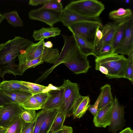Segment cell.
<instances>
[{
	"mask_svg": "<svg viewBox=\"0 0 133 133\" xmlns=\"http://www.w3.org/2000/svg\"><path fill=\"white\" fill-rule=\"evenodd\" d=\"M95 67L102 66L108 70V78H124L127 59L123 55L114 52L95 57Z\"/></svg>",
	"mask_w": 133,
	"mask_h": 133,
	"instance_id": "1",
	"label": "cell"
},
{
	"mask_svg": "<svg viewBox=\"0 0 133 133\" xmlns=\"http://www.w3.org/2000/svg\"><path fill=\"white\" fill-rule=\"evenodd\" d=\"M33 42L21 36H15L0 44V62L6 65L14 64L16 58Z\"/></svg>",
	"mask_w": 133,
	"mask_h": 133,
	"instance_id": "2",
	"label": "cell"
},
{
	"mask_svg": "<svg viewBox=\"0 0 133 133\" xmlns=\"http://www.w3.org/2000/svg\"><path fill=\"white\" fill-rule=\"evenodd\" d=\"M45 41L41 40L38 42L33 43L22 51L23 54L28 60H34L41 57L44 62L50 64H55L59 56L57 49L48 48L44 47Z\"/></svg>",
	"mask_w": 133,
	"mask_h": 133,
	"instance_id": "3",
	"label": "cell"
},
{
	"mask_svg": "<svg viewBox=\"0 0 133 133\" xmlns=\"http://www.w3.org/2000/svg\"><path fill=\"white\" fill-rule=\"evenodd\" d=\"M65 7L82 16L88 18L99 17L105 9L101 2L96 0L72 1Z\"/></svg>",
	"mask_w": 133,
	"mask_h": 133,
	"instance_id": "4",
	"label": "cell"
},
{
	"mask_svg": "<svg viewBox=\"0 0 133 133\" xmlns=\"http://www.w3.org/2000/svg\"><path fill=\"white\" fill-rule=\"evenodd\" d=\"M102 24L90 22L82 21L71 25L68 28L72 34L77 35L93 44L95 34L97 28Z\"/></svg>",
	"mask_w": 133,
	"mask_h": 133,
	"instance_id": "5",
	"label": "cell"
},
{
	"mask_svg": "<svg viewBox=\"0 0 133 133\" xmlns=\"http://www.w3.org/2000/svg\"><path fill=\"white\" fill-rule=\"evenodd\" d=\"M63 90L64 106L62 110L67 115L72 110L75 101L81 95L78 84L64 79L61 86Z\"/></svg>",
	"mask_w": 133,
	"mask_h": 133,
	"instance_id": "6",
	"label": "cell"
},
{
	"mask_svg": "<svg viewBox=\"0 0 133 133\" xmlns=\"http://www.w3.org/2000/svg\"><path fill=\"white\" fill-rule=\"evenodd\" d=\"M2 107L0 114V126L7 129L20 116L24 109L19 104L12 102Z\"/></svg>",
	"mask_w": 133,
	"mask_h": 133,
	"instance_id": "7",
	"label": "cell"
},
{
	"mask_svg": "<svg viewBox=\"0 0 133 133\" xmlns=\"http://www.w3.org/2000/svg\"><path fill=\"white\" fill-rule=\"evenodd\" d=\"M62 12L40 8L30 11L28 14L30 19L43 22L50 27L61 22Z\"/></svg>",
	"mask_w": 133,
	"mask_h": 133,
	"instance_id": "8",
	"label": "cell"
},
{
	"mask_svg": "<svg viewBox=\"0 0 133 133\" xmlns=\"http://www.w3.org/2000/svg\"><path fill=\"white\" fill-rule=\"evenodd\" d=\"M64 64L76 74L86 73L91 67L87 56L83 54L80 50Z\"/></svg>",
	"mask_w": 133,
	"mask_h": 133,
	"instance_id": "9",
	"label": "cell"
},
{
	"mask_svg": "<svg viewBox=\"0 0 133 133\" xmlns=\"http://www.w3.org/2000/svg\"><path fill=\"white\" fill-rule=\"evenodd\" d=\"M124 107L120 105L116 96L113 101L111 121L109 127L110 131L116 133L121 130L125 125Z\"/></svg>",
	"mask_w": 133,
	"mask_h": 133,
	"instance_id": "10",
	"label": "cell"
},
{
	"mask_svg": "<svg viewBox=\"0 0 133 133\" xmlns=\"http://www.w3.org/2000/svg\"><path fill=\"white\" fill-rule=\"evenodd\" d=\"M133 50V16L128 20L122 40L114 52L121 55H127Z\"/></svg>",
	"mask_w": 133,
	"mask_h": 133,
	"instance_id": "11",
	"label": "cell"
},
{
	"mask_svg": "<svg viewBox=\"0 0 133 133\" xmlns=\"http://www.w3.org/2000/svg\"><path fill=\"white\" fill-rule=\"evenodd\" d=\"M51 96L41 105V109L62 110L64 106L63 90L61 86L54 87L49 91Z\"/></svg>",
	"mask_w": 133,
	"mask_h": 133,
	"instance_id": "12",
	"label": "cell"
},
{
	"mask_svg": "<svg viewBox=\"0 0 133 133\" xmlns=\"http://www.w3.org/2000/svg\"><path fill=\"white\" fill-rule=\"evenodd\" d=\"M118 23L115 22H109L100 27L103 36L101 40L94 48L93 55L96 57L102 46L111 44Z\"/></svg>",
	"mask_w": 133,
	"mask_h": 133,
	"instance_id": "13",
	"label": "cell"
},
{
	"mask_svg": "<svg viewBox=\"0 0 133 133\" xmlns=\"http://www.w3.org/2000/svg\"><path fill=\"white\" fill-rule=\"evenodd\" d=\"M82 21L90 22L102 24L99 17L88 18L82 16L65 7L62 11L61 22L68 27L74 24Z\"/></svg>",
	"mask_w": 133,
	"mask_h": 133,
	"instance_id": "14",
	"label": "cell"
},
{
	"mask_svg": "<svg viewBox=\"0 0 133 133\" xmlns=\"http://www.w3.org/2000/svg\"><path fill=\"white\" fill-rule=\"evenodd\" d=\"M113 101L103 108L98 110L94 117L93 122L97 127L105 128L109 126L111 121Z\"/></svg>",
	"mask_w": 133,
	"mask_h": 133,
	"instance_id": "15",
	"label": "cell"
},
{
	"mask_svg": "<svg viewBox=\"0 0 133 133\" xmlns=\"http://www.w3.org/2000/svg\"><path fill=\"white\" fill-rule=\"evenodd\" d=\"M89 96L80 95L77 99L72 110L74 119L79 118L85 114L90 105Z\"/></svg>",
	"mask_w": 133,
	"mask_h": 133,
	"instance_id": "16",
	"label": "cell"
},
{
	"mask_svg": "<svg viewBox=\"0 0 133 133\" xmlns=\"http://www.w3.org/2000/svg\"><path fill=\"white\" fill-rule=\"evenodd\" d=\"M61 30L57 27H43L37 30H34L32 37L35 41H39L58 36L61 34Z\"/></svg>",
	"mask_w": 133,
	"mask_h": 133,
	"instance_id": "17",
	"label": "cell"
},
{
	"mask_svg": "<svg viewBox=\"0 0 133 133\" xmlns=\"http://www.w3.org/2000/svg\"><path fill=\"white\" fill-rule=\"evenodd\" d=\"M2 93L11 102L19 105L22 103L26 99L32 95L29 92L21 90L5 91L1 90Z\"/></svg>",
	"mask_w": 133,
	"mask_h": 133,
	"instance_id": "18",
	"label": "cell"
},
{
	"mask_svg": "<svg viewBox=\"0 0 133 133\" xmlns=\"http://www.w3.org/2000/svg\"><path fill=\"white\" fill-rule=\"evenodd\" d=\"M23 51L18 57L19 61L18 69L23 74L28 69L34 68L44 62L41 57L34 60H27L22 52Z\"/></svg>",
	"mask_w": 133,
	"mask_h": 133,
	"instance_id": "19",
	"label": "cell"
},
{
	"mask_svg": "<svg viewBox=\"0 0 133 133\" xmlns=\"http://www.w3.org/2000/svg\"><path fill=\"white\" fill-rule=\"evenodd\" d=\"M110 18L118 23L128 19L133 16L132 12L129 9L120 8L117 10L112 11L109 14Z\"/></svg>",
	"mask_w": 133,
	"mask_h": 133,
	"instance_id": "20",
	"label": "cell"
},
{
	"mask_svg": "<svg viewBox=\"0 0 133 133\" xmlns=\"http://www.w3.org/2000/svg\"><path fill=\"white\" fill-rule=\"evenodd\" d=\"M129 18L119 23L118 24L111 43L113 52L119 45L122 40L127 24Z\"/></svg>",
	"mask_w": 133,
	"mask_h": 133,
	"instance_id": "21",
	"label": "cell"
},
{
	"mask_svg": "<svg viewBox=\"0 0 133 133\" xmlns=\"http://www.w3.org/2000/svg\"><path fill=\"white\" fill-rule=\"evenodd\" d=\"M21 81L16 80L3 81L0 83V89L5 91L21 90L30 92Z\"/></svg>",
	"mask_w": 133,
	"mask_h": 133,
	"instance_id": "22",
	"label": "cell"
},
{
	"mask_svg": "<svg viewBox=\"0 0 133 133\" xmlns=\"http://www.w3.org/2000/svg\"><path fill=\"white\" fill-rule=\"evenodd\" d=\"M46 115L39 133H47L50 128L59 110H46Z\"/></svg>",
	"mask_w": 133,
	"mask_h": 133,
	"instance_id": "23",
	"label": "cell"
},
{
	"mask_svg": "<svg viewBox=\"0 0 133 133\" xmlns=\"http://www.w3.org/2000/svg\"><path fill=\"white\" fill-rule=\"evenodd\" d=\"M81 52L87 56L93 55L94 46L91 43L74 34H73Z\"/></svg>",
	"mask_w": 133,
	"mask_h": 133,
	"instance_id": "24",
	"label": "cell"
},
{
	"mask_svg": "<svg viewBox=\"0 0 133 133\" xmlns=\"http://www.w3.org/2000/svg\"><path fill=\"white\" fill-rule=\"evenodd\" d=\"M101 97L98 108L99 110L112 102L114 98L111 92V85L107 84L101 88Z\"/></svg>",
	"mask_w": 133,
	"mask_h": 133,
	"instance_id": "25",
	"label": "cell"
},
{
	"mask_svg": "<svg viewBox=\"0 0 133 133\" xmlns=\"http://www.w3.org/2000/svg\"><path fill=\"white\" fill-rule=\"evenodd\" d=\"M22 83L26 87L32 95L40 93L48 92L51 88V84L46 87L37 84L21 81Z\"/></svg>",
	"mask_w": 133,
	"mask_h": 133,
	"instance_id": "26",
	"label": "cell"
},
{
	"mask_svg": "<svg viewBox=\"0 0 133 133\" xmlns=\"http://www.w3.org/2000/svg\"><path fill=\"white\" fill-rule=\"evenodd\" d=\"M67 115V114L62 110H59L52 125L47 133H52L61 129L63 126V123Z\"/></svg>",
	"mask_w": 133,
	"mask_h": 133,
	"instance_id": "27",
	"label": "cell"
},
{
	"mask_svg": "<svg viewBox=\"0 0 133 133\" xmlns=\"http://www.w3.org/2000/svg\"><path fill=\"white\" fill-rule=\"evenodd\" d=\"M3 15L8 23L12 26L14 27L23 26V22L19 17L17 11H13L6 12Z\"/></svg>",
	"mask_w": 133,
	"mask_h": 133,
	"instance_id": "28",
	"label": "cell"
},
{
	"mask_svg": "<svg viewBox=\"0 0 133 133\" xmlns=\"http://www.w3.org/2000/svg\"><path fill=\"white\" fill-rule=\"evenodd\" d=\"M26 123L19 116L7 129L5 133H21Z\"/></svg>",
	"mask_w": 133,
	"mask_h": 133,
	"instance_id": "29",
	"label": "cell"
},
{
	"mask_svg": "<svg viewBox=\"0 0 133 133\" xmlns=\"http://www.w3.org/2000/svg\"><path fill=\"white\" fill-rule=\"evenodd\" d=\"M24 110H38L41 109V105L32 95L20 105Z\"/></svg>",
	"mask_w": 133,
	"mask_h": 133,
	"instance_id": "30",
	"label": "cell"
},
{
	"mask_svg": "<svg viewBox=\"0 0 133 133\" xmlns=\"http://www.w3.org/2000/svg\"><path fill=\"white\" fill-rule=\"evenodd\" d=\"M61 0H49L41 8L61 12L63 8Z\"/></svg>",
	"mask_w": 133,
	"mask_h": 133,
	"instance_id": "31",
	"label": "cell"
},
{
	"mask_svg": "<svg viewBox=\"0 0 133 133\" xmlns=\"http://www.w3.org/2000/svg\"><path fill=\"white\" fill-rule=\"evenodd\" d=\"M124 78L129 79L133 84V55L128 56Z\"/></svg>",
	"mask_w": 133,
	"mask_h": 133,
	"instance_id": "32",
	"label": "cell"
},
{
	"mask_svg": "<svg viewBox=\"0 0 133 133\" xmlns=\"http://www.w3.org/2000/svg\"><path fill=\"white\" fill-rule=\"evenodd\" d=\"M47 112V110L42 109L37 113V116L33 133H39L42 123Z\"/></svg>",
	"mask_w": 133,
	"mask_h": 133,
	"instance_id": "33",
	"label": "cell"
},
{
	"mask_svg": "<svg viewBox=\"0 0 133 133\" xmlns=\"http://www.w3.org/2000/svg\"><path fill=\"white\" fill-rule=\"evenodd\" d=\"M37 113L35 110L24 109L20 116L25 122L30 123L36 120Z\"/></svg>",
	"mask_w": 133,
	"mask_h": 133,
	"instance_id": "34",
	"label": "cell"
},
{
	"mask_svg": "<svg viewBox=\"0 0 133 133\" xmlns=\"http://www.w3.org/2000/svg\"><path fill=\"white\" fill-rule=\"evenodd\" d=\"M38 102L41 105L45 103L51 96L49 91L33 95Z\"/></svg>",
	"mask_w": 133,
	"mask_h": 133,
	"instance_id": "35",
	"label": "cell"
},
{
	"mask_svg": "<svg viewBox=\"0 0 133 133\" xmlns=\"http://www.w3.org/2000/svg\"><path fill=\"white\" fill-rule=\"evenodd\" d=\"M112 52H113V51L111 44H105L100 49L97 56L106 55Z\"/></svg>",
	"mask_w": 133,
	"mask_h": 133,
	"instance_id": "36",
	"label": "cell"
},
{
	"mask_svg": "<svg viewBox=\"0 0 133 133\" xmlns=\"http://www.w3.org/2000/svg\"><path fill=\"white\" fill-rule=\"evenodd\" d=\"M101 97V92L94 104L92 105H90L88 108V110L93 115L94 117L96 116L97 114Z\"/></svg>",
	"mask_w": 133,
	"mask_h": 133,
	"instance_id": "37",
	"label": "cell"
},
{
	"mask_svg": "<svg viewBox=\"0 0 133 133\" xmlns=\"http://www.w3.org/2000/svg\"><path fill=\"white\" fill-rule=\"evenodd\" d=\"M101 26L98 27L96 31L93 43L94 48L98 44L102 38V33L101 30L100 29Z\"/></svg>",
	"mask_w": 133,
	"mask_h": 133,
	"instance_id": "38",
	"label": "cell"
},
{
	"mask_svg": "<svg viewBox=\"0 0 133 133\" xmlns=\"http://www.w3.org/2000/svg\"><path fill=\"white\" fill-rule=\"evenodd\" d=\"M35 121L36 120L31 123H26L23 128L21 133H33Z\"/></svg>",
	"mask_w": 133,
	"mask_h": 133,
	"instance_id": "39",
	"label": "cell"
},
{
	"mask_svg": "<svg viewBox=\"0 0 133 133\" xmlns=\"http://www.w3.org/2000/svg\"><path fill=\"white\" fill-rule=\"evenodd\" d=\"M10 101L2 93L0 89V106H3L10 102Z\"/></svg>",
	"mask_w": 133,
	"mask_h": 133,
	"instance_id": "40",
	"label": "cell"
},
{
	"mask_svg": "<svg viewBox=\"0 0 133 133\" xmlns=\"http://www.w3.org/2000/svg\"><path fill=\"white\" fill-rule=\"evenodd\" d=\"M49 0H30L28 2L29 5L36 6L37 5L44 4Z\"/></svg>",
	"mask_w": 133,
	"mask_h": 133,
	"instance_id": "41",
	"label": "cell"
},
{
	"mask_svg": "<svg viewBox=\"0 0 133 133\" xmlns=\"http://www.w3.org/2000/svg\"><path fill=\"white\" fill-rule=\"evenodd\" d=\"M73 129L71 127L65 126L62 133H73Z\"/></svg>",
	"mask_w": 133,
	"mask_h": 133,
	"instance_id": "42",
	"label": "cell"
},
{
	"mask_svg": "<svg viewBox=\"0 0 133 133\" xmlns=\"http://www.w3.org/2000/svg\"><path fill=\"white\" fill-rule=\"evenodd\" d=\"M44 47L48 48H51L53 47V45L52 43L50 41H47L45 42L44 44Z\"/></svg>",
	"mask_w": 133,
	"mask_h": 133,
	"instance_id": "43",
	"label": "cell"
},
{
	"mask_svg": "<svg viewBox=\"0 0 133 133\" xmlns=\"http://www.w3.org/2000/svg\"><path fill=\"white\" fill-rule=\"evenodd\" d=\"M119 133H133V131L130 127H127Z\"/></svg>",
	"mask_w": 133,
	"mask_h": 133,
	"instance_id": "44",
	"label": "cell"
},
{
	"mask_svg": "<svg viewBox=\"0 0 133 133\" xmlns=\"http://www.w3.org/2000/svg\"><path fill=\"white\" fill-rule=\"evenodd\" d=\"M65 125H63V127L61 129L52 133H62L65 129Z\"/></svg>",
	"mask_w": 133,
	"mask_h": 133,
	"instance_id": "45",
	"label": "cell"
},
{
	"mask_svg": "<svg viewBox=\"0 0 133 133\" xmlns=\"http://www.w3.org/2000/svg\"><path fill=\"white\" fill-rule=\"evenodd\" d=\"M4 19L3 15L0 13V23L3 21Z\"/></svg>",
	"mask_w": 133,
	"mask_h": 133,
	"instance_id": "46",
	"label": "cell"
},
{
	"mask_svg": "<svg viewBox=\"0 0 133 133\" xmlns=\"http://www.w3.org/2000/svg\"><path fill=\"white\" fill-rule=\"evenodd\" d=\"M7 129H0V133H5Z\"/></svg>",
	"mask_w": 133,
	"mask_h": 133,
	"instance_id": "47",
	"label": "cell"
},
{
	"mask_svg": "<svg viewBox=\"0 0 133 133\" xmlns=\"http://www.w3.org/2000/svg\"><path fill=\"white\" fill-rule=\"evenodd\" d=\"M2 107H3L2 106H0V114L1 112V111H2Z\"/></svg>",
	"mask_w": 133,
	"mask_h": 133,
	"instance_id": "48",
	"label": "cell"
},
{
	"mask_svg": "<svg viewBox=\"0 0 133 133\" xmlns=\"http://www.w3.org/2000/svg\"><path fill=\"white\" fill-rule=\"evenodd\" d=\"M5 129V128H3L0 126V129Z\"/></svg>",
	"mask_w": 133,
	"mask_h": 133,
	"instance_id": "49",
	"label": "cell"
},
{
	"mask_svg": "<svg viewBox=\"0 0 133 133\" xmlns=\"http://www.w3.org/2000/svg\"><path fill=\"white\" fill-rule=\"evenodd\" d=\"M129 2V1H128V0H127L126 1V2L127 3H128V2Z\"/></svg>",
	"mask_w": 133,
	"mask_h": 133,
	"instance_id": "50",
	"label": "cell"
}]
</instances>
